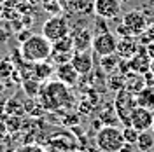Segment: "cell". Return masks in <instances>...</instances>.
Listing matches in <instances>:
<instances>
[{
    "mask_svg": "<svg viewBox=\"0 0 154 152\" xmlns=\"http://www.w3.org/2000/svg\"><path fill=\"white\" fill-rule=\"evenodd\" d=\"M38 102L42 103L44 110L56 112L61 108H68L74 103V96L68 91V86L60 81H51L48 84L40 86L38 91Z\"/></svg>",
    "mask_w": 154,
    "mask_h": 152,
    "instance_id": "6da1fadb",
    "label": "cell"
},
{
    "mask_svg": "<svg viewBox=\"0 0 154 152\" xmlns=\"http://www.w3.org/2000/svg\"><path fill=\"white\" fill-rule=\"evenodd\" d=\"M21 56L26 59L28 63H38V61H46L51 58L53 53V42L46 38L42 33L40 35H32L25 42H21Z\"/></svg>",
    "mask_w": 154,
    "mask_h": 152,
    "instance_id": "7a4b0ae2",
    "label": "cell"
},
{
    "mask_svg": "<svg viewBox=\"0 0 154 152\" xmlns=\"http://www.w3.org/2000/svg\"><path fill=\"white\" fill-rule=\"evenodd\" d=\"M125 143L123 129L117 126H102L96 131V147L100 152H119Z\"/></svg>",
    "mask_w": 154,
    "mask_h": 152,
    "instance_id": "3957f363",
    "label": "cell"
},
{
    "mask_svg": "<svg viewBox=\"0 0 154 152\" xmlns=\"http://www.w3.org/2000/svg\"><path fill=\"white\" fill-rule=\"evenodd\" d=\"M137 105H138L137 103V95H133L131 91H128L125 87L117 91L114 100V108L119 121L125 126H130V115H131V112H133V108Z\"/></svg>",
    "mask_w": 154,
    "mask_h": 152,
    "instance_id": "277c9868",
    "label": "cell"
},
{
    "mask_svg": "<svg viewBox=\"0 0 154 152\" xmlns=\"http://www.w3.org/2000/svg\"><path fill=\"white\" fill-rule=\"evenodd\" d=\"M70 33V25H68V19L63 16H51L49 19H46V23L42 25V35L46 38H49L51 42H56L60 38L67 37Z\"/></svg>",
    "mask_w": 154,
    "mask_h": 152,
    "instance_id": "5b68a950",
    "label": "cell"
},
{
    "mask_svg": "<svg viewBox=\"0 0 154 152\" xmlns=\"http://www.w3.org/2000/svg\"><path fill=\"white\" fill-rule=\"evenodd\" d=\"M123 26H125L131 37H140L149 26V19L140 11H130L123 16Z\"/></svg>",
    "mask_w": 154,
    "mask_h": 152,
    "instance_id": "8992f818",
    "label": "cell"
},
{
    "mask_svg": "<svg viewBox=\"0 0 154 152\" xmlns=\"http://www.w3.org/2000/svg\"><path fill=\"white\" fill-rule=\"evenodd\" d=\"M152 121H154V110L140 107V105H137L131 115H130V126H133L137 131H149L152 128Z\"/></svg>",
    "mask_w": 154,
    "mask_h": 152,
    "instance_id": "52a82bcc",
    "label": "cell"
},
{
    "mask_svg": "<svg viewBox=\"0 0 154 152\" xmlns=\"http://www.w3.org/2000/svg\"><path fill=\"white\" fill-rule=\"evenodd\" d=\"M93 51L100 58L114 54L116 51H117V37H116L114 33H110V32L95 35V38H93Z\"/></svg>",
    "mask_w": 154,
    "mask_h": 152,
    "instance_id": "ba28073f",
    "label": "cell"
},
{
    "mask_svg": "<svg viewBox=\"0 0 154 152\" xmlns=\"http://www.w3.org/2000/svg\"><path fill=\"white\" fill-rule=\"evenodd\" d=\"M128 67H130V72H135V74H147L151 70V56L147 53L145 46L140 44L138 51L135 53L133 56L128 59Z\"/></svg>",
    "mask_w": 154,
    "mask_h": 152,
    "instance_id": "9c48e42d",
    "label": "cell"
},
{
    "mask_svg": "<svg viewBox=\"0 0 154 152\" xmlns=\"http://www.w3.org/2000/svg\"><path fill=\"white\" fill-rule=\"evenodd\" d=\"M93 9L98 18L116 19L121 14V2L119 0H95Z\"/></svg>",
    "mask_w": 154,
    "mask_h": 152,
    "instance_id": "30bf717a",
    "label": "cell"
},
{
    "mask_svg": "<svg viewBox=\"0 0 154 152\" xmlns=\"http://www.w3.org/2000/svg\"><path fill=\"white\" fill-rule=\"evenodd\" d=\"M70 63L74 65V68H75L81 75H88L93 70V58L89 54V51H82V53L75 51L72 59H70Z\"/></svg>",
    "mask_w": 154,
    "mask_h": 152,
    "instance_id": "8fae6325",
    "label": "cell"
},
{
    "mask_svg": "<svg viewBox=\"0 0 154 152\" xmlns=\"http://www.w3.org/2000/svg\"><path fill=\"white\" fill-rule=\"evenodd\" d=\"M79 72H77L75 68H74V65L68 61V63H61V65H58L56 68V77L60 82H63V84H67L68 87L70 86L77 84V81H79Z\"/></svg>",
    "mask_w": 154,
    "mask_h": 152,
    "instance_id": "7c38bea8",
    "label": "cell"
},
{
    "mask_svg": "<svg viewBox=\"0 0 154 152\" xmlns=\"http://www.w3.org/2000/svg\"><path fill=\"white\" fill-rule=\"evenodd\" d=\"M137 37H121V40H117V56L123 59H130L140 47V42L135 40Z\"/></svg>",
    "mask_w": 154,
    "mask_h": 152,
    "instance_id": "4fadbf2b",
    "label": "cell"
},
{
    "mask_svg": "<svg viewBox=\"0 0 154 152\" xmlns=\"http://www.w3.org/2000/svg\"><path fill=\"white\" fill-rule=\"evenodd\" d=\"M72 38H74V49L82 53V51H89L93 47V38L95 37L88 28H81L72 35Z\"/></svg>",
    "mask_w": 154,
    "mask_h": 152,
    "instance_id": "5bb4252c",
    "label": "cell"
},
{
    "mask_svg": "<svg viewBox=\"0 0 154 152\" xmlns=\"http://www.w3.org/2000/svg\"><path fill=\"white\" fill-rule=\"evenodd\" d=\"M145 79L142 74H135V72H128L126 74V79H125V89L131 91L133 95L140 93L142 89L145 87Z\"/></svg>",
    "mask_w": 154,
    "mask_h": 152,
    "instance_id": "9a60e30c",
    "label": "cell"
},
{
    "mask_svg": "<svg viewBox=\"0 0 154 152\" xmlns=\"http://www.w3.org/2000/svg\"><path fill=\"white\" fill-rule=\"evenodd\" d=\"M137 103L140 105V107L154 110V84L145 86L140 93H137Z\"/></svg>",
    "mask_w": 154,
    "mask_h": 152,
    "instance_id": "2e32d148",
    "label": "cell"
},
{
    "mask_svg": "<svg viewBox=\"0 0 154 152\" xmlns=\"http://www.w3.org/2000/svg\"><path fill=\"white\" fill-rule=\"evenodd\" d=\"M53 72H54V68H53L51 63L38 61V63H33V75L32 77H35L38 81H46V79H49V77L53 75Z\"/></svg>",
    "mask_w": 154,
    "mask_h": 152,
    "instance_id": "e0dca14e",
    "label": "cell"
},
{
    "mask_svg": "<svg viewBox=\"0 0 154 152\" xmlns=\"http://www.w3.org/2000/svg\"><path fill=\"white\" fill-rule=\"evenodd\" d=\"M135 147L138 149V152H149L154 147V133L152 131H140Z\"/></svg>",
    "mask_w": 154,
    "mask_h": 152,
    "instance_id": "ac0fdd59",
    "label": "cell"
},
{
    "mask_svg": "<svg viewBox=\"0 0 154 152\" xmlns=\"http://www.w3.org/2000/svg\"><path fill=\"white\" fill-rule=\"evenodd\" d=\"M121 61H123V58H119L117 53H114V54H109V56H102V59H100V67L103 68L107 74H112L116 68H119Z\"/></svg>",
    "mask_w": 154,
    "mask_h": 152,
    "instance_id": "d6986e66",
    "label": "cell"
},
{
    "mask_svg": "<svg viewBox=\"0 0 154 152\" xmlns=\"http://www.w3.org/2000/svg\"><path fill=\"white\" fill-rule=\"evenodd\" d=\"M40 81L38 79H35V77H32V79H26L25 82H23V87H25V93L28 96H32V98H35V96H38V91H40Z\"/></svg>",
    "mask_w": 154,
    "mask_h": 152,
    "instance_id": "ffe728a7",
    "label": "cell"
},
{
    "mask_svg": "<svg viewBox=\"0 0 154 152\" xmlns=\"http://www.w3.org/2000/svg\"><path fill=\"white\" fill-rule=\"evenodd\" d=\"M14 72H16V68H14L11 59H2L0 61V81H7L9 77H12Z\"/></svg>",
    "mask_w": 154,
    "mask_h": 152,
    "instance_id": "44dd1931",
    "label": "cell"
},
{
    "mask_svg": "<svg viewBox=\"0 0 154 152\" xmlns=\"http://www.w3.org/2000/svg\"><path fill=\"white\" fill-rule=\"evenodd\" d=\"M100 121H102V124H105V126H116L117 121H119V117L116 114V108L103 110V112L100 114Z\"/></svg>",
    "mask_w": 154,
    "mask_h": 152,
    "instance_id": "7402d4cb",
    "label": "cell"
},
{
    "mask_svg": "<svg viewBox=\"0 0 154 152\" xmlns=\"http://www.w3.org/2000/svg\"><path fill=\"white\" fill-rule=\"evenodd\" d=\"M138 135H140V131H137L133 126H125V128H123V136H125V142H126V143L137 145Z\"/></svg>",
    "mask_w": 154,
    "mask_h": 152,
    "instance_id": "603a6c76",
    "label": "cell"
},
{
    "mask_svg": "<svg viewBox=\"0 0 154 152\" xmlns=\"http://www.w3.org/2000/svg\"><path fill=\"white\" fill-rule=\"evenodd\" d=\"M138 42H140L142 46H149V44H152L154 42V23H149L147 30L138 37Z\"/></svg>",
    "mask_w": 154,
    "mask_h": 152,
    "instance_id": "cb8c5ba5",
    "label": "cell"
},
{
    "mask_svg": "<svg viewBox=\"0 0 154 152\" xmlns=\"http://www.w3.org/2000/svg\"><path fill=\"white\" fill-rule=\"evenodd\" d=\"M44 9L48 11V12H51L53 16H56L58 12L61 11V7H60V4H58L56 0H44Z\"/></svg>",
    "mask_w": 154,
    "mask_h": 152,
    "instance_id": "d4e9b609",
    "label": "cell"
},
{
    "mask_svg": "<svg viewBox=\"0 0 154 152\" xmlns=\"http://www.w3.org/2000/svg\"><path fill=\"white\" fill-rule=\"evenodd\" d=\"M109 32V26H107V19L98 18L95 23V35H100V33H105Z\"/></svg>",
    "mask_w": 154,
    "mask_h": 152,
    "instance_id": "484cf974",
    "label": "cell"
},
{
    "mask_svg": "<svg viewBox=\"0 0 154 152\" xmlns=\"http://www.w3.org/2000/svg\"><path fill=\"white\" fill-rule=\"evenodd\" d=\"M32 35H33V33H32L30 30L25 28V30H21V32L18 33V40H19V42H25V40H26V38H30Z\"/></svg>",
    "mask_w": 154,
    "mask_h": 152,
    "instance_id": "4316f807",
    "label": "cell"
},
{
    "mask_svg": "<svg viewBox=\"0 0 154 152\" xmlns=\"http://www.w3.org/2000/svg\"><path fill=\"white\" fill-rule=\"evenodd\" d=\"M7 40H9V32L0 26V42H7Z\"/></svg>",
    "mask_w": 154,
    "mask_h": 152,
    "instance_id": "83f0119b",
    "label": "cell"
},
{
    "mask_svg": "<svg viewBox=\"0 0 154 152\" xmlns=\"http://www.w3.org/2000/svg\"><path fill=\"white\" fill-rule=\"evenodd\" d=\"M119 152H133V145H131V143H125Z\"/></svg>",
    "mask_w": 154,
    "mask_h": 152,
    "instance_id": "f1b7e54d",
    "label": "cell"
},
{
    "mask_svg": "<svg viewBox=\"0 0 154 152\" xmlns=\"http://www.w3.org/2000/svg\"><path fill=\"white\" fill-rule=\"evenodd\" d=\"M145 49H147L149 56H151V59H152V58H154V42H152V44H149V46H145Z\"/></svg>",
    "mask_w": 154,
    "mask_h": 152,
    "instance_id": "f546056e",
    "label": "cell"
},
{
    "mask_svg": "<svg viewBox=\"0 0 154 152\" xmlns=\"http://www.w3.org/2000/svg\"><path fill=\"white\" fill-rule=\"evenodd\" d=\"M16 152H33V147H30V145H25V147L18 149Z\"/></svg>",
    "mask_w": 154,
    "mask_h": 152,
    "instance_id": "4dcf8cb0",
    "label": "cell"
},
{
    "mask_svg": "<svg viewBox=\"0 0 154 152\" xmlns=\"http://www.w3.org/2000/svg\"><path fill=\"white\" fill-rule=\"evenodd\" d=\"M26 4H30V5H38V4H44V0H26Z\"/></svg>",
    "mask_w": 154,
    "mask_h": 152,
    "instance_id": "1f68e13d",
    "label": "cell"
},
{
    "mask_svg": "<svg viewBox=\"0 0 154 152\" xmlns=\"http://www.w3.org/2000/svg\"><path fill=\"white\" fill-rule=\"evenodd\" d=\"M33 152H46L42 147H33Z\"/></svg>",
    "mask_w": 154,
    "mask_h": 152,
    "instance_id": "d6a6232c",
    "label": "cell"
},
{
    "mask_svg": "<svg viewBox=\"0 0 154 152\" xmlns=\"http://www.w3.org/2000/svg\"><path fill=\"white\" fill-rule=\"evenodd\" d=\"M151 72H152V74H154V58H152V59H151Z\"/></svg>",
    "mask_w": 154,
    "mask_h": 152,
    "instance_id": "836d02e7",
    "label": "cell"
},
{
    "mask_svg": "<svg viewBox=\"0 0 154 152\" xmlns=\"http://www.w3.org/2000/svg\"><path fill=\"white\" fill-rule=\"evenodd\" d=\"M51 152H58V149H53V147H51ZM60 152H63V150H60Z\"/></svg>",
    "mask_w": 154,
    "mask_h": 152,
    "instance_id": "e575fe53",
    "label": "cell"
},
{
    "mask_svg": "<svg viewBox=\"0 0 154 152\" xmlns=\"http://www.w3.org/2000/svg\"><path fill=\"white\" fill-rule=\"evenodd\" d=\"M119 2H121V4H126V2H130V0H119Z\"/></svg>",
    "mask_w": 154,
    "mask_h": 152,
    "instance_id": "d590c367",
    "label": "cell"
},
{
    "mask_svg": "<svg viewBox=\"0 0 154 152\" xmlns=\"http://www.w3.org/2000/svg\"><path fill=\"white\" fill-rule=\"evenodd\" d=\"M5 2H7V0H0V4H2V5H4V4H5Z\"/></svg>",
    "mask_w": 154,
    "mask_h": 152,
    "instance_id": "8d00e7d4",
    "label": "cell"
},
{
    "mask_svg": "<svg viewBox=\"0 0 154 152\" xmlns=\"http://www.w3.org/2000/svg\"><path fill=\"white\" fill-rule=\"evenodd\" d=\"M0 16H2V4H0Z\"/></svg>",
    "mask_w": 154,
    "mask_h": 152,
    "instance_id": "74e56055",
    "label": "cell"
},
{
    "mask_svg": "<svg viewBox=\"0 0 154 152\" xmlns=\"http://www.w3.org/2000/svg\"><path fill=\"white\" fill-rule=\"evenodd\" d=\"M151 129H152V133H154V121H152V128H151Z\"/></svg>",
    "mask_w": 154,
    "mask_h": 152,
    "instance_id": "f35d334b",
    "label": "cell"
},
{
    "mask_svg": "<svg viewBox=\"0 0 154 152\" xmlns=\"http://www.w3.org/2000/svg\"><path fill=\"white\" fill-rule=\"evenodd\" d=\"M133 152H135V150H133Z\"/></svg>",
    "mask_w": 154,
    "mask_h": 152,
    "instance_id": "ab89813d",
    "label": "cell"
}]
</instances>
